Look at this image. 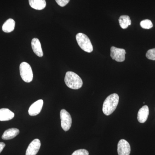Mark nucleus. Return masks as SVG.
Here are the masks:
<instances>
[{"instance_id": "1a4fd4ad", "label": "nucleus", "mask_w": 155, "mask_h": 155, "mask_svg": "<svg viewBox=\"0 0 155 155\" xmlns=\"http://www.w3.org/2000/svg\"><path fill=\"white\" fill-rule=\"evenodd\" d=\"M43 103L42 100H39L34 103L28 110L29 115L31 116H35L38 115L41 110Z\"/></svg>"}, {"instance_id": "7ed1b4c3", "label": "nucleus", "mask_w": 155, "mask_h": 155, "mask_svg": "<svg viewBox=\"0 0 155 155\" xmlns=\"http://www.w3.org/2000/svg\"><path fill=\"white\" fill-rule=\"evenodd\" d=\"M76 41L81 49L87 53H91L93 50L92 45L90 40L86 35L82 33L77 34Z\"/></svg>"}, {"instance_id": "4468645a", "label": "nucleus", "mask_w": 155, "mask_h": 155, "mask_svg": "<svg viewBox=\"0 0 155 155\" xmlns=\"http://www.w3.org/2000/svg\"><path fill=\"white\" fill-rule=\"evenodd\" d=\"M28 2L31 7L37 10H43L46 6L45 0H28Z\"/></svg>"}, {"instance_id": "20e7f679", "label": "nucleus", "mask_w": 155, "mask_h": 155, "mask_svg": "<svg viewBox=\"0 0 155 155\" xmlns=\"http://www.w3.org/2000/svg\"><path fill=\"white\" fill-rule=\"evenodd\" d=\"M20 74L22 80L29 83L33 80V74L30 65L26 62H22L19 66Z\"/></svg>"}, {"instance_id": "39448f33", "label": "nucleus", "mask_w": 155, "mask_h": 155, "mask_svg": "<svg viewBox=\"0 0 155 155\" xmlns=\"http://www.w3.org/2000/svg\"><path fill=\"white\" fill-rule=\"evenodd\" d=\"M61 125L63 130L68 131L71 127L72 123V117L70 114L65 110H62L60 113Z\"/></svg>"}, {"instance_id": "f03ea898", "label": "nucleus", "mask_w": 155, "mask_h": 155, "mask_svg": "<svg viewBox=\"0 0 155 155\" xmlns=\"http://www.w3.org/2000/svg\"><path fill=\"white\" fill-rule=\"evenodd\" d=\"M64 81L67 86L72 89H78L83 85V81L79 76L71 71L66 73Z\"/></svg>"}, {"instance_id": "f8f14e48", "label": "nucleus", "mask_w": 155, "mask_h": 155, "mask_svg": "<svg viewBox=\"0 0 155 155\" xmlns=\"http://www.w3.org/2000/svg\"><path fill=\"white\" fill-rule=\"evenodd\" d=\"M14 117V114L7 108L0 109V121H9Z\"/></svg>"}, {"instance_id": "2eb2a0df", "label": "nucleus", "mask_w": 155, "mask_h": 155, "mask_svg": "<svg viewBox=\"0 0 155 155\" xmlns=\"http://www.w3.org/2000/svg\"><path fill=\"white\" fill-rule=\"evenodd\" d=\"M15 26V21L13 19H9L3 24L2 30L4 32L9 33L14 30Z\"/></svg>"}, {"instance_id": "dca6fc26", "label": "nucleus", "mask_w": 155, "mask_h": 155, "mask_svg": "<svg viewBox=\"0 0 155 155\" xmlns=\"http://www.w3.org/2000/svg\"><path fill=\"white\" fill-rule=\"evenodd\" d=\"M119 21L120 26L123 29H126L129 25H131V21L130 17L127 15L120 16Z\"/></svg>"}, {"instance_id": "6e6552de", "label": "nucleus", "mask_w": 155, "mask_h": 155, "mask_svg": "<svg viewBox=\"0 0 155 155\" xmlns=\"http://www.w3.org/2000/svg\"><path fill=\"white\" fill-rule=\"evenodd\" d=\"M41 143L38 139H35L29 144L25 155H36L40 148Z\"/></svg>"}, {"instance_id": "9b49d317", "label": "nucleus", "mask_w": 155, "mask_h": 155, "mask_svg": "<svg viewBox=\"0 0 155 155\" xmlns=\"http://www.w3.org/2000/svg\"><path fill=\"white\" fill-rule=\"evenodd\" d=\"M31 47L35 54L37 56L42 57L43 56V52L41 44L40 42L38 39L34 38L32 39L31 42Z\"/></svg>"}, {"instance_id": "f3484780", "label": "nucleus", "mask_w": 155, "mask_h": 155, "mask_svg": "<svg viewBox=\"0 0 155 155\" xmlns=\"http://www.w3.org/2000/svg\"><path fill=\"white\" fill-rule=\"evenodd\" d=\"M140 25L142 28L146 29H150L153 27L152 22L149 19H145L142 20L140 22Z\"/></svg>"}, {"instance_id": "f257e3e1", "label": "nucleus", "mask_w": 155, "mask_h": 155, "mask_svg": "<svg viewBox=\"0 0 155 155\" xmlns=\"http://www.w3.org/2000/svg\"><path fill=\"white\" fill-rule=\"evenodd\" d=\"M119 101V96L117 94H113L106 99L103 104V112L106 116L111 115L116 110Z\"/></svg>"}, {"instance_id": "412c9836", "label": "nucleus", "mask_w": 155, "mask_h": 155, "mask_svg": "<svg viewBox=\"0 0 155 155\" xmlns=\"http://www.w3.org/2000/svg\"><path fill=\"white\" fill-rule=\"evenodd\" d=\"M5 147V144L4 143L0 142V153L2 151Z\"/></svg>"}, {"instance_id": "6ab92c4d", "label": "nucleus", "mask_w": 155, "mask_h": 155, "mask_svg": "<svg viewBox=\"0 0 155 155\" xmlns=\"http://www.w3.org/2000/svg\"><path fill=\"white\" fill-rule=\"evenodd\" d=\"M72 155H89V153L86 150L80 149L75 151Z\"/></svg>"}, {"instance_id": "0eeeda50", "label": "nucleus", "mask_w": 155, "mask_h": 155, "mask_svg": "<svg viewBox=\"0 0 155 155\" xmlns=\"http://www.w3.org/2000/svg\"><path fill=\"white\" fill-rule=\"evenodd\" d=\"M118 155H129L130 153V147L129 143L124 139L119 140L117 148Z\"/></svg>"}, {"instance_id": "9d476101", "label": "nucleus", "mask_w": 155, "mask_h": 155, "mask_svg": "<svg viewBox=\"0 0 155 155\" xmlns=\"http://www.w3.org/2000/svg\"><path fill=\"white\" fill-rule=\"evenodd\" d=\"M149 114V110L147 106L145 105L142 107L137 114V120L141 123L146 122Z\"/></svg>"}, {"instance_id": "a211bd4d", "label": "nucleus", "mask_w": 155, "mask_h": 155, "mask_svg": "<svg viewBox=\"0 0 155 155\" xmlns=\"http://www.w3.org/2000/svg\"><path fill=\"white\" fill-rule=\"evenodd\" d=\"M146 57L149 60L155 61V48L147 51L146 54Z\"/></svg>"}, {"instance_id": "ddd939ff", "label": "nucleus", "mask_w": 155, "mask_h": 155, "mask_svg": "<svg viewBox=\"0 0 155 155\" xmlns=\"http://www.w3.org/2000/svg\"><path fill=\"white\" fill-rule=\"evenodd\" d=\"M19 133V130L17 128H10L5 131L2 136V138L5 140L12 139L16 137Z\"/></svg>"}, {"instance_id": "aec40b11", "label": "nucleus", "mask_w": 155, "mask_h": 155, "mask_svg": "<svg viewBox=\"0 0 155 155\" xmlns=\"http://www.w3.org/2000/svg\"><path fill=\"white\" fill-rule=\"evenodd\" d=\"M55 1L59 6L64 7L69 3L70 0H55Z\"/></svg>"}, {"instance_id": "423d86ee", "label": "nucleus", "mask_w": 155, "mask_h": 155, "mask_svg": "<svg viewBox=\"0 0 155 155\" xmlns=\"http://www.w3.org/2000/svg\"><path fill=\"white\" fill-rule=\"evenodd\" d=\"M110 51V56L113 60L118 62L125 61V55L126 54L125 49L113 46L111 48Z\"/></svg>"}]
</instances>
